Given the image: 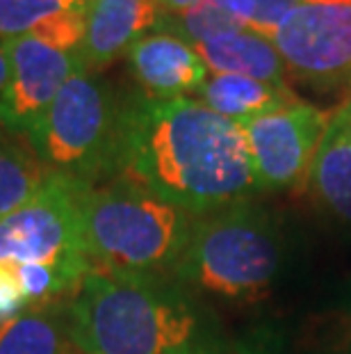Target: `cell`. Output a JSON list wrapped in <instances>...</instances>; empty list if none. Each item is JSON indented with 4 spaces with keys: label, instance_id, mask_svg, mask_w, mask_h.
<instances>
[{
    "label": "cell",
    "instance_id": "obj_13",
    "mask_svg": "<svg viewBox=\"0 0 351 354\" xmlns=\"http://www.w3.org/2000/svg\"><path fill=\"white\" fill-rule=\"evenodd\" d=\"M310 185L319 201L351 222V96L328 117L310 171Z\"/></svg>",
    "mask_w": 351,
    "mask_h": 354
},
{
    "label": "cell",
    "instance_id": "obj_11",
    "mask_svg": "<svg viewBox=\"0 0 351 354\" xmlns=\"http://www.w3.org/2000/svg\"><path fill=\"white\" fill-rule=\"evenodd\" d=\"M160 7L155 0H89L82 37V64L99 73L128 53L148 30H155Z\"/></svg>",
    "mask_w": 351,
    "mask_h": 354
},
{
    "label": "cell",
    "instance_id": "obj_21",
    "mask_svg": "<svg viewBox=\"0 0 351 354\" xmlns=\"http://www.w3.org/2000/svg\"><path fill=\"white\" fill-rule=\"evenodd\" d=\"M199 3L201 0H155V5L160 7V12H185Z\"/></svg>",
    "mask_w": 351,
    "mask_h": 354
},
{
    "label": "cell",
    "instance_id": "obj_15",
    "mask_svg": "<svg viewBox=\"0 0 351 354\" xmlns=\"http://www.w3.org/2000/svg\"><path fill=\"white\" fill-rule=\"evenodd\" d=\"M80 352L71 338L66 308H28L0 325V354H73Z\"/></svg>",
    "mask_w": 351,
    "mask_h": 354
},
{
    "label": "cell",
    "instance_id": "obj_14",
    "mask_svg": "<svg viewBox=\"0 0 351 354\" xmlns=\"http://www.w3.org/2000/svg\"><path fill=\"white\" fill-rule=\"evenodd\" d=\"M197 96L212 112L235 124H242L246 119L263 115V112L299 101L288 85H272V82L253 80L246 76H230V73L208 76Z\"/></svg>",
    "mask_w": 351,
    "mask_h": 354
},
{
    "label": "cell",
    "instance_id": "obj_3",
    "mask_svg": "<svg viewBox=\"0 0 351 354\" xmlns=\"http://www.w3.org/2000/svg\"><path fill=\"white\" fill-rule=\"evenodd\" d=\"M197 217L130 180L87 185L80 199L82 243L92 268L174 274Z\"/></svg>",
    "mask_w": 351,
    "mask_h": 354
},
{
    "label": "cell",
    "instance_id": "obj_6",
    "mask_svg": "<svg viewBox=\"0 0 351 354\" xmlns=\"http://www.w3.org/2000/svg\"><path fill=\"white\" fill-rule=\"evenodd\" d=\"M85 187L87 183L50 171L32 199L0 217V268L50 263L82 281L92 270L80 224Z\"/></svg>",
    "mask_w": 351,
    "mask_h": 354
},
{
    "label": "cell",
    "instance_id": "obj_10",
    "mask_svg": "<svg viewBox=\"0 0 351 354\" xmlns=\"http://www.w3.org/2000/svg\"><path fill=\"white\" fill-rule=\"evenodd\" d=\"M126 59L148 99H188L208 78V66L194 46L167 32L144 35L128 48Z\"/></svg>",
    "mask_w": 351,
    "mask_h": 354
},
{
    "label": "cell",
    "instance_id": "obj_9",
    "mask_svg": "<svg viewBox=\"0 0 351 354\" xmlns=\"http://www.w3.org/2000/svg\"><path fill=\"white\" fill-rule=\"evenodd\" d=\"M5 50L10 59V80L0 94V126L26 140L46 115L59 89L85 69V64L80 48L41 32L5 39Z\"/></svg>",
    "mask_w": 351,
    "mask_h": 354
},
{
    "label": "cell",
    "instance_id": "obj_1",
    "mask_svg": "<svg viewBox=\"0 0 351 354\" xmlns=\"http://www.w3.org/2000/svg\"><path fill=\"white\" fill-rule=\"evenodd\" d=\"M114 178L194 217L258 192L240 124L197 99L123 96Z\"/></svg>",
    "mask_w": 351,
    "mask_h": 354
},
{
    "label": "cell",
    "instance_id": "obj_20",
    "mask_svg": "<svg viewBox=\"0 0 351 354\" xmlns=\"http://www.w3.org/2000/svg\"><path fill=\"white\" fill-rule=\"evenodd\" d=\"M28 308V302L21 292V286L17 281L12 268H0V325L17 315L23 313Z\"/></svg>",
    "mask_w": 351,
    "mask_h": 354
},
{
    "label": "cell",
    "instance_id": "obj_18",
    "mask_svg": "<svg viewBox=\"0 0 351 354\" xmlns=\"http://www.w3.org/2000/svg\"><path fill=\"white\" fill-rule=\"evenodd\" d=\"M237 30L246 28L210 0H201L199 5L185 12H160L158 24H155V32L174 35L190 46H199V44L210 41L214 37L237 32Z\"/></svg>",
    "mask_w": 351,
    "mask_h": 354
},
{
    "label": "cell",
    "instance_id": "obj_16",
    "mask_svg": "<svg viewBox=\"0 0 351 354\" xmlns=\"http://www.w3.org/2000/svg\"><path fill=\"white\" fill-rule=\"evenodd\" d=\"M50 171L32 149L0 138V217L14 213L37 194Z\"/></svg>",
    "mask_w": 351,
    "mask_h": 354
},
{
    "label": "cell",
    "instance_id": "obj_5",
    "mask_svg": "<svg viewBox=\"0 0 351 354\" xmlns=\"http://www.w3.org/2000/svg\"><path fill=\"white\" fill-rule=\"evenodd\" d=\"M123 96L99 73L80 69L59 89L26 142L43 167L87 185L114 178Z\"/></svg>",
    "mask_w": 351,
    "mask_h": 354
},
{
    "label": "cell",
    "instance_id": "obj_19",
    "mask_svg": "<svg viewBox=\"0 0 351 354\" xmlns=\"http://www.w3.org/2000/svg\"><path fill=\"white\" fill-rule=\"evenodd\" d=\"M230 17L237 19L246 30L272 37L290 12L303 0H210Z\"/></svg>",
    "mask_w": 351,
    "mask_h": 354
},
{
    "label": "cell",
    "instance_id": "obj_4",
    "mask_svg": "<svg viewBox=\"0 0 351 354\" xmlns=\"http://www.w3.org/2000/svg\"><path fill=\"white\" fill-rule=\"evenodd\" d=\"M279 263L270 215L246 199L197 217L174 277L188 288L249 302L270 288Z\"/></svg>",
    "mask_w": 351,
    "mask_h": 354
},
{
    "label": "cell",
    "instance_id": "obj_17",
    "mask_svg": "<svg viewBox=\"0 0 351 354\" xmlns=\"http://www.w3.org/2000/svg\"><path fill=\"white\" fill-rule=\"evenodd\" d=\"M89 0H0V39H14L55 21L80 17Z\"/></svg>",
    "mask_w": 351,
    "mask_h": 354
},
{
    "label": "cell",
    "instance_id": "obj_8",
    "mask_svg": "<svg viewBox=\"0 0 351 354\" xmlns=\"http://www.w3.org/2000/svg\"><path fill=\"white\" fill-rule=\"evenodd\" d=\"M331 112L294 101L240 124L258 190L299 192L310 183Z\"/></svg>",
    "mask_w": 351,
    "mask_h": 354
},
{
    "label": "cell",
    "instance_id": "obj_7",
    "mask_svg": "<svg viewBox=\"0 0 351 354\" xmlns=\"http://www.w3.org/2000/svg\"><path fill=\"white\" fill-rule=\"evenodd\" d=\"M270 39L288 78L351 96V0H303Z\"/></svg>",
    "mask_w": 351,
    "mask_h": 354
},
{
    "label": "cell",
    "instance_id": "obj_22",
    "mask_svg": "<svg viewBox=\"0 0 351 354\" xmlns=\"http://www.w3.org/2000/svg\"><path fill=\"white\" fill-rule=\"evenodd\" d=\"M7 80H10V59H7V50H5V41L0 39V94L5 92Z\"/></svg>",
    "mask_w": 351,
    "mask_h": 354
},
{
    "label": "cell",
    "instance_id": "obj_2",
    "mask_svg": "<svg viewBox=\"0 0 351 354\" xmlns=\"http://www.w3.org/2000/svg\"><path fill=\"white\" fill-rule=\"evenodd\" d=\"M66 320L82 354H210L214 345L188 286L169 274L92 268Z\"/></svg>",
    "mask_w": 351,
    "mask_h": 354
},
{
    "label": "cell",
    "instance_id": "obj_12",
    "mask_svg": "<svg viewBox=\"0 0 351 354\" xmlns=\"http://www.w3.org/2000/svg\"><path fill=\"white\" fill-rule=\"evenodd\" d=\"M194 50L212 73H230V76H246L272 82V85H288V69L281 53L276 50L270 37L258 35L253 30L226 32L199 44Z\"/></svg>",
    "mask_w": 351,
    "mask_h": 354
}]
</instances>
